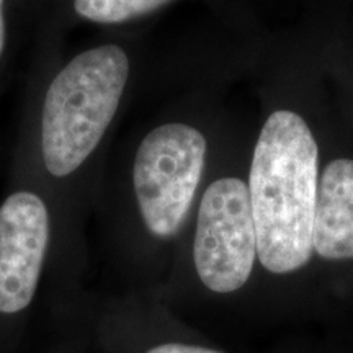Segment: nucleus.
<instances>
[{
    "instance_id": "0eeeda50",
    "label": "nucleus",
    "mask_w": 353,
    "mask_h": 353,
    "mask_svg": "<svg viewBox=\"0 0 353 353\" xmlns=\"http://www.w3.org/2000/svg\"><path fill=\"white\" fill-rule=\"evenodd\" d=\"M172 0H74L77 15L94 23L113 25L138 19Z\"/></svg>"
},
{
    "instance_id": "39448f33",
    "label": "nucleus",
    "mask_w": 353,
    "mask_h": 353,
    "mask_svg": "<svg viewBox=\"0 0 353 353\" xmlns=\"http://www.w3.org/2000/svg\"><path fill=\"white\" fill-rule=\"evenodd\" d=\"M50 242V213L41 196L12 193L0 206V312L32 303Z\"/></svg>"
},
{
    "instance_id": "20e7f679",
    "label": "nucleus",
    "mask_w": 353,
    "mask_h": 353,
    "mask_svg": "<svg viewBox=\"0 0 353 353\" xmlns=\"http://www.w3.org/2000/svg\"><path fill=\"white\" fill-rule=\"evenodd\" d=\"M257 257V236L249 187L226 176L213 182L198 210L195 244L196 273L214 293H231L249 280Z\"/></svg>"
},
{
    "instance_id": "7ed1b4c3",
    "label": "nucleus",
    "mask_w": 353,
    "mask_h": 353,
    "mask_svg": "<svg viewBox=\"0 0 353 353\" xmlns=\"http://www.w3.org/2000/svg\"><path fill=\"white\" fill-rule=\"evenodd\" d=\"M206 159V139L196 128L169 123L141 141L132 185L145 228L157 237L179 232L192 208Z\"/></svg>"
},
{
    "instance_id": "423d86ee",
    "label": "nucleus",
    "mask_w": 353,
    "mask_h": 353,
    "mask_svg": "<svg viewBox=\"0 0 353 353\" xmlns=\"http://www.w3.org/2000/svg\"><path fill=\"white\" fill-rule=\"evenodd\" d=\"M312 247L322 259H353V161L335 159L317 183Z\"/></svg>"
},
{
    "instance_id": "1a4fd4ad",
    "label": "nucleus",
    "mask_w": 353,
    "mask_h": 353,
    "mask_svg": "<svg viewBox=\"0 0 353 353\" xmlns=\"http://www.w3.org/2000/svg\"><path fill=\"white\" fill-rule=\"evenodd\" d=\"M6 48V20H3V0H0V57Z\"/></svg>"
},
{
    "instance_id": "f03ea898",
    "label": "nucleus",
    "mask_w": 353,
    "mask_h": 353,
    "mask_svg": "<svg viewBox=\"0 0 353 353\" xmlns=\"http://www.w3.org/2000/svg\"><path fill=\"white\" fill-rule=\"evenodd\" d=\"M130 57L117 44L79 52L52 79L41 110V156L48 174L65 179L85 164L117 117Z\"/></svg>"
},
{
    "instance_id": "6e6552de",
    "label": "nucleus",
    "mask_w": 353,
    "mask_h": 353,
    "mask_svg": "<svg viewBox=\"0 0 353 353\" xmlns=\"http://www.w3.org/2000/svg\"><path fill=\"white\" fill-rule=\"evenodd\" d=\"M148 353H219L210 348L196 345H185V343H164V345L154 347Z\"/></svg>"
},
{
    "instance_id": "f257e3e1",
    "label": "nucleus",
    "mask_w": 353,
    "mask_h": 353,
    "mask_svg": "<svg viewBox=\"0 0 353 353\" xmlns=\"http://www.w3.org/2000/svg\"><path fill=\"white\" fill-rule=\"evenodd\" d=\"M249 196L257 257L268 272L291 273L311 259L317 198V144L301 117L272 113L255 145Z\"/></svg>"
}]
</instances>
